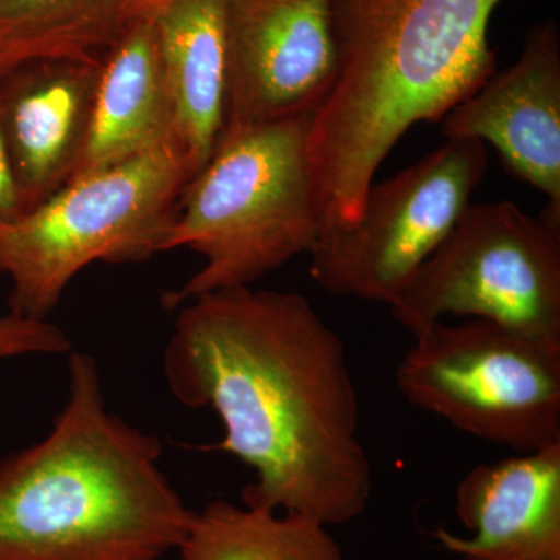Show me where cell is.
<instances>
[{
  "label": "cell",
  "instance_id": "cell-11",
  "mask_svg": "<svg viewBox=\"0 0 560 560\" xmlns=\"http://www.w3.org/2000/svg\"><path fill=\"white\" fill-rule=\"evenodd\" d=\"M101 69L102 58H47L0 73V125L25 212L79 167Z\"/></svg>",
  "mask_w": 560,
  "mask_h": 560
},
{
  "label": "cell",
  "instance_id": "cell-15",
  "mask_svg": "<svg viewBox=\"0 0 560 560\" xmlns=\"http://www.w3.org/2000/svg\"><path fill=\"white\" fill-rule=\"evenodd\" d=\"M176 552L179 560H346L329 526L226 500L191 511Z\"/></svg>",
  "mask_w": 560,
  "mask_h": 560
},
{
  "label": "cell",
  "instance_id": "cell-16",
  "mask_svg": "<svg viewBox=\"0 0 560 560\" xmlns=\"http://www.w3.org/2000/svg\"><path fill=\"white\" fill-rule=\"evenodd\" d=\"M127 0H0V73L47 58H102Z\"/></svg>",
  "mask_w": 560,
  "mask_h": 560
},
{
  "label": "cell",
  "instance_id": "cell-5",
  "mask_svg": "<svg viewBox=\"0 0 560 560\" xmlns=\"http://www.w3.org/2000/svg\"><path fill=\"white\" fill-rule=\"evenodd\" d=\"M178 142L70 180L49 200L0 221V275L10 312L47 320L70 282L94 264H139L162 253L194 178Z\"/></svg>",
  "mask_w": 560,
  "mask_h": 560
},
{
  "label": "cell",
  "instance_id": "cell-9",
  "mask_svg": "<svg viewBox=\"0 0 560 560\" xmlns=\"http://www.w3.org/2000/svg\"><path fill=\"white\" fill-rule=\"evenodd\" d=\"M224 36L223 132L313 116L329 95L330 0H224Z\"/></svg>",
  "mask_w": 560,
  "mask_h": 560
},
{
  "label": "cell",
  "instance_id": "cell-7",
  "mask_svg": "<svg viewBox=\"0 0 560 560\" xmlns=\"http://www.w3.org/2000/svg\"><path fill=\"white\" fill-rule=\"evenodd\" d=\"M389 311L411 334L470 316L560 342V230L514 202L470 205Z\"/></svg>",
  "mask_w": 560,
  "mask_h": 560
},
{
  "label": "cell",
  "instance_id": "cell-12",
  "mask_svg": "<svg viewBox=\"0 0 560 560\" xmlns=\"http://www.w3.org/2000/svg\"><path fill=\"white\" fill-rule=\"evenodd\" d=\"M455 512L471 536L434 539L463 560H560V444L475 467Z\"/></svg>",
  "mask_w": 560,
  "mask_h": 560
},
{
  "label": "cell",
  "instance_id": "cell-19",
  "mask_svg": "<svg viewBox=\"0 0 560 560\" xmlns=\"http://www.w3.org/2000/svg\"><path fill=\"white\" fill-rule=\"evenodd\" d=\"M171 0H127V16L131 20H153Z\"/></svg>",
  "mask_w": 560,
  "mask_h": 560
},
{
  "label": "cell",
  "instance_id": "cell-14",
  "mask_svg": "<svg viewBox=\"0 0 560 560\" xmlns=\"http://www.w3.org/2000/svg\"><path fill=\"white\" fill-rule=\"evenodd\" d=\"M153 24L175 109V140L198 175L212 158L224 127V0H171Z\"/></svg>",
  "mask_w": 560,
  "mask_h": 560
},
{
  "label": "cell",
  "instance_id": "cell-18",
  "mask_svg": "<svg viewBox=\"0 0 560 560\" xmlns=\"http://www.w3.org/2000/svg\"><path fill=\"white\" fill-rule=\"evenodd\" d=\"M25 208L22 201L16 176H14L13 164L0 125V221H13L24 215Z\"/></svg>",
  "mask_w": 560,
  "mask_h": 560
},
{
  "label": "cell",
  "instance_id": "cell-17",
  "mask_svg": "<svg viewBox=\"0 0 560 560\" xmlns=\"http://www.w3.org/2000/svg\"><path fill=\"white\" fill-rule=\"evenodd\" d=\"M70 352L72 341L68 334L49 320L24 318L11 312L0 316V361Z\"/></svg>",
  "mask_w": 560,
  "mask_h": 560
},
{
  "label": "cell",
  "instance_id": "cell-10",
  "mask_svg": "<svg viewBox=\"0 0 560 560\" xmlns=\"http://www.w3.org/2000/svg\"><path fill=\"white\" fill-rule=\"evenodd\" d=\"M447 139L490 143L501 161L548 198L541 220L560 230V38L556 22L536 25L518 60L441 120Z\"/></svg>",
  "mask_w": 560,
  "mask_h": 560
},
{
  "label": "cell",
  "instance_id": "cell-6",
  "mask_svg": "<svg viewBox=\"0 0 560 560\" xmlns=\"http://www.w3.org/2000/svg\"><path fill=\"white\" fill-rule=\"evenodd\" d=\"M412 335L396 370L412 407L517 453L560 444V342L482 319Z\"/></svg>",
  "mask_w": 560,
  "mask_h": 560
},
{
  "label": "cell",
  "instance_id": "cell-4",
  "mask_svg": "<svg viewBox=\"0 0 560 560\" xmlns=\"http://www.w3.org/2000/svg\"><path fill=\"white\" fill-rule=\"evenodd\" d=\"M312 117L224 131L212 158L180 195L162 253L187 248L205 265L162 304L253 287L301 254L326 223L311 158Z\"/></svg>",
  "mask_w": 560,
  "mask_h": 560
},
{
  "label": "cell",
  "instance_id": "cell-13",
  "mask_svg": "<svg viewBox=\"0 0 560 560\" xmlns=\"http://www.w3.org/2000/svg\"><path fill=\"white\" fill-rule=\"evenodd\" d=\"M172 140L175 109L162 73L153 20L128 21L102 55L90 135L70 180L106 171Z\"/></svg>",
  "mask_w": 560,
  "mask_h": 560
},
{
  "label": "cell",
  "instance_id": "cell-3",
  "mask_svg": "<svg viewBox=\"0 0 560 560\" xmlns=\"http://www.w3.org/2000/svg\"><path fill=\"white\" fill-rule=\"evenodd\" d=\"M161 458L154 434L110 411L97 360L70 352L49 433L0 459V560H164L191 510Z\"/></svg>",
  "mask_w": 560,
  "mask_h": 560
},
{
  "label": "cell",
  "instance_id": "cell-8",
  "mask_svg": "<svg viewBox=\"0 0 560 560\" xmlns=\"http://www.w3.org/2000/svg\"><path fill=\"white\" fill-rule=\"evenodd\" d=\"M486 168L480 140L445 139L407 171L372 184L359 219L313 246L312 279L334 296L389 307L469 208Z\"/></svg>",
  "mask_w": 560,
  "mask_h": 560
},
{
  "label": "cell",
  "instance_id": "cell-2",
  "mask_svg": "<svg viewBox=\"0 0 560 560\" xmlns=\"http://www.w3.org/2000/svg\"><path fill=\"white\" fill-rule=\"evenodd\" d=\"M337 77L313 114L311 158L326 230L359 219L375 172L407 131L441 121L495 73L500 0H330Z\"/></svg>",
  "mask_w": 560,
  "mask_h": 560
},
{
  "label": "cell",
  "instance_id": "cell-1",
  "mask_svg": "<svg viewBox=\"0 0 560 560\" xmlns=\"http://www.w3.org/2000/svg\"><path fill=\"white\" fill-rule=\"evenodd\" d=\"M164 377L184 407L219 416L210 451L254 470L242 503L326 526L359 518L372 497L360 400L345 342L307 298L253 287L176 308Z\"/></svg>",
  "mask_w": 560,
  "mask_h": 560
}]
</instances>
